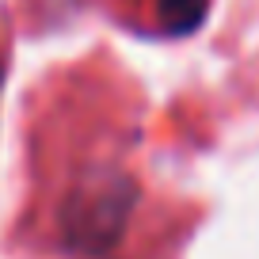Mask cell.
<instances>
[{
    "label": "cell",
    "mask_w": 259,
    "mask_h": 259,
    "mask_svg": "<svg viewBox=\"0 0 259 259\" xmlns=\"http://www.w3.org/2000/svg\"><path fill=\"white\" fill-rule=\"evenodd\" d=\"M187 233L149 153L138 84L111 57L38 76L19 114V259H176Z\"/></svg>",
    "instance_id": "1"
},
{
    "label": "cell",
    "mask_w": 259,
    "mask_h": 259,
    "mask_svg": "<svg viewBox=\"0 0 259 259\" xmlns=\"http://www.w3.org/2000/svg\"><path fill=\"white\" fill-rule=\"evenodd\" d=\"M4 65H8V46H4V34H0V96H4Z\"/></svg>",
    "instance_id": "2"
}]
</instances>
